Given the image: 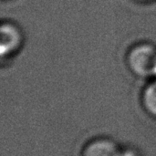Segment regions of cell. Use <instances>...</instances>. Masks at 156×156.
Here are the masks:
<instances>
[{"instance_id":"5b68a950","label":"cell","mask_w":156,"mask_h":156,"mask_svg":"<svg viewBox=\"0 0 156 156\" xmlns=\"http://www.w3.org/2000/svg\"><path fill=\"white\" fill-rule=\"evenodd\" d=\"M122 156H139L135 152L132 151V150H126L123 151L122 153Z\"/></svg>"},{"instance_id":"7a4b0ae2","label":"cell","mask_w":156,"mask_h":156,"mask_svg":"<svg viewBox=\"0 0 156 156\" xmlns=\"http://www.w3.org/2000/svg\"><path fill=\"white\" fill-rule=\"evenodd\" d=\"M123 150L112 138L97 137L82 148L80 156H122Z\"/></svg>"},{"instance_id":"277c9868","label":"cell","mask_w":156,"mask_h":156,"mask_svg":"<svg viewBox=\"0 0 156 156\" xmlns=\"http://www.w3.org/2000/svg\"><path fill=\"white\" fill-rule=\"evenodd\" d=\"M142 105L148 115L156 119V79L144 88L142 94Z\"/></svg>"},{"instance_id":"6da1fadb","label":"cell","mask_w":156,"mask_h":156,"mask_svg":"<svg viewBox=\"0 0 156 156\" xmlns=\"http://www.w3.org/2000/svg\"><path fill=\"white\" fill-rule=\"evenodd\" d=\"M129 65L140 77H156V49L149 45L134 48L129 55Z\"/></svg>"},{"instance_id":"3957f363","label":"cell","mask_w":156,"mask_h":156,"mask_svg":"<svg viewBox=\"0 0 156 156\" xmlns=\"http://www.w3.org/2000/svg\"><path fill=\"white\" fill-rule=\"evenodd\" d=\"M20 36L16 28L11 25H5L1 28V55H8L18 46Z\"/></svg>"}]
</instances>
